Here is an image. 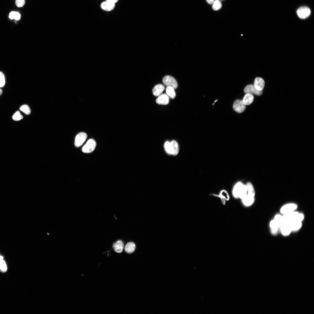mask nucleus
Segmentation results:
<instances>
[{
	"mask_svg": "<svg viewBox=\"0 0 314 314\" xmlns=\"http://www.w3.org/2000/svg\"><path fill=\"white\" fill-rule=\"evenodd\" d=\"M232 194L235 198L241 200L248 195L246 185L241 182H238L233 188Z\"/></svg>",
	"mask_w": 314,
	"mask_h": 314,
	"instance_id": "obj_1",
	"label": "nucleus"
},
{
	"mask_svg": "<svg viewBox=\"0 0 314 314\" xmlns=\"http://www.w3.org/2000/svg\"><path fill=\"white\" fill-rule=\"evenodd\" d=\"M96 145V142L94 139H90L83 147L82 151L85 153H91L94 150Z\"/></svg>",
	"mask_w": 314,
	"mask_h": 314,
	"instance_id": "obj_2",
	"label": "nucleus"
},
{
	"mask_svg": "<svg viewBox=\"0 0 314 314\" xmlns=\"http://www.w3.org/2000/svg\"><path fill=\"white\" fill-rule=\"evenodd\" d=\"M164 84L167 87H171L174 89L178 87V84L175 79L173 77L169 76H165L163 79Z\"/></svg>",
	"mask_w": 314,
	"mask_h": 314,
	"instance_id": "obj_3",
	"label": "nucleus"
},
{
	"mask_svg": "<svg viewBox=\"0 0 314 314\" xmlns=\"http://www.w3.org/2000/svg\"><path fill=\"white\" fill-rule=\"evenodd\" d=\"M299 17L302 19H305L308 17L311 13L310 9L307 7H302L299 8L297 11Z\"/></svg>",
	"mask_w": 314,
	"mask_h": 314,
	"instance_id": "obj_4",
	"label": "nucleus"
},
{
	"mask_svg": "<svg viewBox=\"0 0 314 314\" xmlns=\"http://www.w3.org/2000/svg\"><path fill=\"white\" fill-rule=\"evenodd\" d=\"M87 137V135L85 133H80L77 135L75 140V144L76 147H80L85 142Z\"/></svg>",
	"mask_w": 314,
	"mask_h": 314,
	"instance_id": "obj_5",
	"label": "nucleus"
},
{
	"mask_svg": "<svg viewBox=\"0 0 314 314\" xmlns=\"http://www.w3.org/2000/svg\"><path fill=\"white\" fill-rule=\"evenodd\" d=\"M297 205L295 204L290 203L287 204L282 208L280 212L285 214L294 212L297 208Z\"/></svg>",
	"mask_w": 314,
	"mask_h": 314,
	"instance_id": "obj_6",
	"label": "nucleus"
},
{
	"mask_svg": "<svg viewBox=\"0 0 314 314\" xmlns=\"http://www.w3.org/2000/svg\"><path fill=\"white\" fill-rule=\"evenodd\" d=\"M299 213L293 212L284 214L283 216L284 223H288L292 221L297 220Z\"/></svg>",
	"mask_w": 314,
	"mask_h": 314,
	"instance_id": "obj_7",
	"label": "nucleus"
},
{
	"mask_svg": "<svg viewBox=\"0 0 314 314\" xmlns=\"http://www.w3.org/2000/svg\"><path fill=\"white\" fill-rule=\"evenodd\" d=\"M233 108L234 110L237 113H241L245 110V105L243 103L242 100H237L234 102Z\"/></svg>",
	"mask_w": 314,
	"mask_h": 314,
	"instance_id": "obj_8",
	"label": "nucleus"
},
{
	"mask_svg": "<svg viewBox=\"0 0 314 314\" xmlns=\"http://www.w3.org/2000/svg\"><path fill=\"white\" fill-rule=\"evenodd\" d=\"M263 91H260L257 90L254 85H249L247 86L245 88L244 91L245 93L251 94L260 96L262 95Z\"/></svg>",
	"mask_w": 314,
	"mask_h": 314,
	"instance_id": "obj_9",
	"label": "nucleus"
},
{
	"mask_svg": "<svg viewBox=\"0 0 314 314\" xmlns=\"http://www.w3.org/2000/svg\"><path fill=\"white\" fill-rule=\"evenodd\" d=\"M265 85V82L262 78H257L255 79L254 86L257 90L260 91H263Z\"/></svg>",
	"mask_w": 314,
	"mask_h": 314,
	"instance_id": "obj_10",
	"label": "nucleus"
},
{
	"mask_svg": "<svg viewBox=\"0 0 314 314\" xmlns=\"http://www.w3.org/2000/svg\"><path fill=\"white\" fill-rule=\"evenodd\" d=\"M289 226L292 231L295 232L299 230L302 226V222L295 220L287 223Z\"/></svg>",
	"mask_w": 314,
	"mask_h": 314,
	"instance_id": "obj_11",
	"label": "nucleus"
},
{
	"mask_svg": "<svg viewBox=\"0 0 314 314\" xmlns=\"http://www.w3.org/2000/svg\"><path fill=\"white\" fill-rule=\"evenodd\" d=\"M156 103L159 104L166 105L169 102L168 96L165 94H161L159 96L156 100Z\"/></svg>",
	"mask_w": 314,
	"mask_h": 314,
	"instance_id": "obj_12",
	"label": "nucleus"
},
{
	"mask_svg": "<svg viewBox=\"0 0 314 314\" xmlns=\"http://www.w3.org/2000/svg\"><path fill=\"white\" fill-rule=\"evenodd\" d=\"M115 3L108 1L102 3L101 5V8L106 11H111L115 8Z\"/></svg>",
	"mask_w": 314,
	"mask_h": 314,
	"instance_id": "obj_13",
	"label": "nucleus"
},
{
	"mask_svg": "<svg viewBox=\"0 0 314 314\" xmlns=\"http://www.w3.org/2000/svg\"><path fill=\"white\" fill-rule=\"evenodd\" d=\"M170 143L171 154L174 156L177 155L179 152V148L178 144L175 141L173 140Z\"/></svg>",
	"mask_w": 314,
	"mask_h": 314,
	"instance_id": "obj_14",
	"label": "nucleus"
},
{
	"mask_svg": "<svg viewBox=\"0 0 314 314\" xmlns=\"http://www.w3.org/2000/svg\"><path fill=\"white\" fill-rule=\"evenodd\" d=\"M280 228L282 234L285 236H289L292 232L289 226L287 223H284Z\"/></svg>",
	"mask_w": 314,
	"mask_h": 314,
	"instance_id": "obj_15",
	"label": "nucleus"
},
{
	"mask_svg": "<svg viewBox=\"0 0 314 314\" xmlns=\"http://www.w3.org/2000/svg\"><path fill=\"white\" fill-rule=\"evenodd\" d=\"M165 89V87L161 84L156 85L153 90V95L155 96H159L161 95Z\"/></svg>",
	"mask_w": 314,
	"mask_h": 314,
	"instance_id": "obj_16",
	"label": "nucleus"
},
{
	"mask_svg": "<svg viewBox=\"0 0 314 314\" xmlns=\"http://www.w3.org/2000/svg\"><path fill=\"white\" fill-rule=\"evenodd\" d=\"M254 97L253 95L246 93L242 100L243 103L246 105H249L253 102Z\"/></svg>",
	"mask_w": 314,
	"mask_h": 314,
	"instance_id": "obj_17",
	"label": "nucleus"
},
{
	"mask_svg": "<svg viewBox=\"0 0 314 314\" xmlns=\"http://www.w3.org/2000/svg\"><path fill=\"white\" fill-rule=\"evenodd\" d=\"M136 248L135 244L133 242H129L126 245L125 250L127 253L131 254L133 253Z\"/></svg>",
	"mask_w": 314,
	"mask_h": 314,
	"instance_id": "obj_18",
	"label": "nucleus"
},
{
	"mask_svg": "<svg viewBox=\"0 0 314 314\" xmlns=\"http://www.w3.org/2000/svg\"><path fill=\"white\" fill-rule=\"evenodd\" d=\"M124 248V244L123 242L120 240L117 241L114 246V249L115 252L118 253H120L122 252Z\"/></svg>",
	"mask_w": 314,
	"mask_h": 314,
	"instance_id": "obj_19",
	"label": "nucleus"
},
{
	"mask_svg": "<svg viewBox=\"0 0 314 314\" xmlns=\"http://www.w3.org/2000/svg\"><path fill=\"white\" fill-rule=\"evenodd\" d=\"M270 227L272 234L276 235L278 233L279 227L274 220H273L270 223Z\"/></svg>",
	"mask_w": 314,
	"mask_h": 314,
	"instance_id": "obj_20",
	"label": "nucleus"
},
{
	"mask_svg": "<svg viewBox=\"0 0 314 314\" xmlns=\"http://www.w3.org/2000/svg\"><path fill=\"white\" fill-rule=\"evenodd\" d=\"M274 220L279 228H280L285 223L283 219V216L280 215L278 214L276 215L275 217Z\"/></svg>",
	"mask_w": 314,
	"mask_h": 314,
	"instance_id": "obj_21",
	"label": "nucleus"
},
{
	"mask_svg": "<svg viewBox=\"0 0 314 314\" xmlns=\"http://www.w3.org/2000/svg\"><path fill=\"white\" fill-rule=\"evenodd\" d=\"M174 89L172 87H167L166 90L167 95L173 99L175 98L176 96Z\"/></svg>",
	"mask_w": 314,
	"mask_h": 314,
	"instance_id": "obj_22",
	"label": "nucleus"
},
{
	"mask_svg": "<svg viewBox=\"0 0 314 314\" xmlns=\"http://www.w3.org/2000/svg\"><path fill=\"white\" fill-rule=\"evenodd\" d=\"M218 197L222 200H223V202H224V201L223 200L228 201L229 199V197L228 193L225 190H222L221 192Z\"/></svg>",
	"mask_w": 314,
	"mask_h": 314,
	"instance_id": "obj_23",
	"label": "nucleus"
},
{
	"mask_svg": "<svg viewBox=\"0 0 314 314\" xmlns=\"http://www.w3.org/2000/svg\"><path fill=\"white\" fill-rule=\"evenodd\" d=\"M213 4L212 8L214 10H218L222 8V3L219 0H216Z\"/></svg>",
	"mask_w": 314,
	"mask_h": 314,
	"instance_id": "obj_24",
	"label": "nucleus"
},
{
	"mask_svg": "<svg viewBox=\"0 0 314 314\" xmlns=\"http://www.w3.org/2000/svg\"><path fill=\"white\" fill-rule=\"evenodd\" d=\"M20 110L27 115H29L31 113L30 109L27 105L25 104L21 106L20 108Z\"/></svg>",
	"mask_w": 314,
	"mask_h": 314,
	"instance_id": "obj_25",
	"label": "nucleus"
},
{
	"mask_svg": "<svg viewBox=\"0 0 314 314\" xmlns=\"http://www.w3.org/2000/svg\"><path fill=\"white\" fill-rule=\"evenodd\" d=\"M7 270V267L5 261L3 260L0 261V271L5 272Z\"/></svg>",
	"mask_w": 314,
	"mask_h": 314,
	"instance_id": "obj_26",
	"label": "nucleus"
},
{
	"mask_svg": "<svg viewBox=\"0 0 314 314\" xmlns=\"http://www.w3.org/2000/svg\"><path fill=\"white\" fill-rule=\"evenodd\" d=\"M23 118V116L21 114L19 111H17L12 117L13 119L16 121L20 120L22 119Z\"/></svg>",
	"mask_w": 314,
	"mask_h": 314,
	"instance_id": "obj_27",
	"label": "nucleus"
},
{
	"mask_svg": "<svg viewBox=\"0 0 314 314\" xmlns=\"http://www.w3.org/2000/svg\"><path fill=\"white\" fill-rule=\"evenodd\" d=\"M5 83V78L3 74L0 72V87H3Z\"/></svg>",
	"mask_w": 314,
	"mask_h": 314,
	"instance_id": "obj_28",
	"label": "nucleus"
},
{
	"mask_svg": "<svg viewBox=\"0 0 314 314\" xmlns=\"http://www.w3.org/2000/svg\"><path fill=\"white\" fill-rule=\"evenodd\" d=\"M164 148L166 153L169 155H171L170 146V142H166L164 144Z\"/></svg>",
	"mask_w": 314,
	"mask_h": 314,
	"instance_id": "obj_29",
	"label": "nucleus"
},
{
	"mask_svg": "<svg viewBox=\"0 0 314 314\" xmlns=\"http://www.w3.org/2000/svg\"><path fill=\"white\" fill-rule=\"evenodd\" d=\"M25 3V0H16V4L19 8L23 7Z\"/></svg>",
	"mask_w": 314,
	"mask_h": 314,
	"instance_id": "obj_30",
	"label": "nucleus"
},
{
	"mask_svg": "<svg viewBox=\"0 0 314 314\" xmlns=\"http://www.w3.org/2000/svg\"><path fill=\"white\" fill-rule=\"evenodd\" d=\"M21 17L20 14L18 12H15L14 19L16 20H19L20 19Z\"/></svg>",
	"mask_w": 314,
	"mask_h": 314,
	"instance_id": "obj_31",
	"label": "nucleus"
},
{
	"mask_svg": "<svg viewBox=\"0 0 314 314\" xmlns=\"http://www.w3.org/2000/svg\"><path fill=\"white\" fill-rule=\"evenodd\" d=\"M304 218V216L302 214L299 213V215L298 220L302 222Z\"/></svg>",
	"mask_w": 314,
	"mask_h": 314,
	"instance_id": "obj_32",
	"label": "nucleus"
},
{
	"mask_svg": "<svg viewBox=\"0 0 314 314\" xmlns=\"http://www.w3.org/2000/svg\"><path fill=\"white\" fill-rule=\"evenodd\" d=\"M15 13V12H12L10 13L9 15V18L11 19L12 20L14 19Z\"/></svg>",
	"mask_w": 314,
	"mask_h": 314,
	"instance_id": "obj_33",
	"label": "nucleus"
},
{
	"mask_svg": "<svg viewBox=\"0 0 314 314\" xmlns=\"http://www.w3.org/2000/svg\"><path fill=\"white\" fill-rule=\"evenodd\" d=\"M208 3L210 4H212L214 2V0H206Z\"/></svg>",
	"mask_w": 314,
	"mask_h": 314,
	"instance_id": "obj_34",
	"label": "nucleus"
},
{
	"mask_svg": "<svg viewBox=\"0 0 314 314\" xmlns=\"http://www.w3.org/2000/svg\"><path fill=\"white\" fill-rule=\"evenodd\" d=\"M118 1L119 0H106V1L113 3H117Z\"/></svg>",
	"mask_w": 314,
	"mask_h": 314,
	"instance_id": "obj_35",
	"label": "nucleus"
},
{
	"mask_svg": "<svg viewBox=\"0 0 314 314\" xmlns=\"http://www.w3.org/2000/svg\"><path fill=\"white\" fill-rule=\"evenodd\" d=\"M2 93H3V91H2V90L1 89H0V96H1L2 95Z\"/></svg>",
	"mask_w": 314,
	"mask_h": 314,
	"instance_id": "obj_36",
	"label": "nucleus"
},
{
	"mask_svg": "<svg viewBox=\"0 0 314 314\" xmlns=\"http://www.w3.org/2000/svg\"><path fill=\"white\" fill-rule=\"evenodd\" d=\"M3 258L2 256H0V261L3 260Z\"/></svg>",
	"mask_w": 314,
	"mask_h": 314,
	"instance_id": "obj_37",
	"label": "nucleus"
}]
</instances>
